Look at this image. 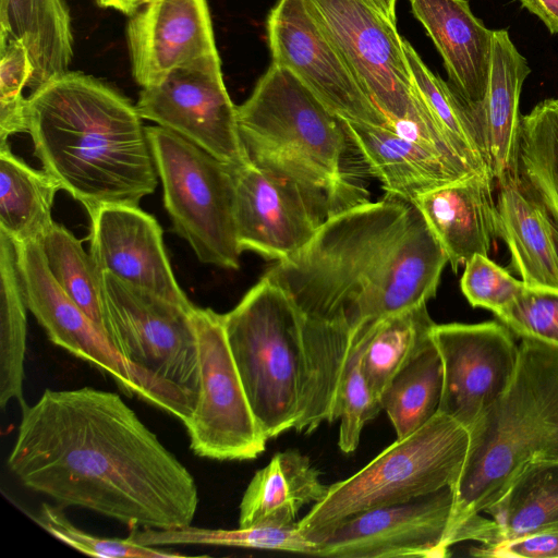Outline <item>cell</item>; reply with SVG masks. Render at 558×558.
Instances as JSON below:
<instances>
[{
  "mask_svg": "<svg viewBox=\"0 0 558 558\" xmlns=\"http://www.w3.org/2000/svg\"><path fill=\"white\" fill-rule=\"evenodd\" d=\"M233 172L234 219L242 251L286 260L300 252L325 221L294 184L252 162Z\"/></svg>",
  "mask_w": 558,
  "mask_h": 558,
  "instance_id": "cell-17",
  "label": "cell"
},
{
  "mask_svg": "<svg viewBox=\"0 0 558 558\" xmlns=\"http://www.w3.org/2000/svg\"><path fill=\"white\" fill-rule=\"evenodd\" d=\"M59 183L29 167L8 143L0 144V231L13 243L40 241L53 223L51 209Z\"/></svg>",
  "mask_w": 558,
  "mask_h": 558,
  "instance_id": "cell-27",
  "label": "cell"
},
{
  "mask_svg": "<svg viewBox=\"0 0 558 558\" xmlns=\"http://www.w3.org/2000/svg\"><path fill=\"white\" fill-rule=\"evenodd\" d=\"M33 520L57 539L88 556L101 558H169L181 554L126 538H108L92 535L76 527L63 513L61 507L44 502Z\"/></svg>",
  "mask_w": 558,
  "mask_h": 558,
  "instance_id": "cell-37",
  "label": "cell"
},
{
  "mask_svg": "<svg viewBox=\"0 0 558 558\" xmlns=\"http://www.w3.org/2000/svg\"><path fill=\"white\" fill-rule=\"evenodd\" d=\"M8 466L28 489L133 529L191 525V472L111 391L46 389L22 409Z\"/></svg>",
  "mask_w": 558,
  "mask_h": 558,
  "instance_id": "cell-1",
  "label": "cell"
},
{
  "mask_svg": "<svg viewBox=\"0 0 558 558\" xmlns=\"http://www.w3.org/2000/svg\"><path fill=\"white\" fill-rule=\"evenodd\" d=\"M452 505L453 492L448 486L404 502L360 512L313 537V556L447 557L450 554L445 539Z\"/></svg>",
  "mask_w": 558,
  "mask_h": 558,
  "instance_id": "cell-15",
  "label": "cell"
},
{
  "mask_svg": "<svg viewBox=\"0 0 558 558\" xmlns=\"http://www.w3.org/2000/svg\"><path fill=\"white\" fill-rule=\"evenodd\" d=\"M27 133L43 170L89 213L138 206L158 183L136 105L101 81L66 72L27 97Z\"/></svg>",
  "mask_w": 558,
  "mask_h": 558,
  "instance_id": "cell-4",
  "label": "cell"
},
{
  "mask_svg": "<svg viewBox=\"0 0 558 558\" xmlns=\"http://www.w3.org/2000/svg\"><path fill=\"white\" fill-rule=\"evenodd\" d=\"M435 326L422 303L360 328L361 368L379 399L395 375L433 343Z\"/></svg>",
  "mask_w": 558,
  "mask_h": 558,
  "instance_id": "cell-28",
  "label": "cell"
},
{
  "mask_svg": "<svg viewBox=\"0 0 558 558\" xmlns=\"http://www.w3.org/2000/svg\"><path fill=\"white\" fill-rule=\"evenodd\" d=\"M531 68L507 29L493 31L487 88L468 114L480 142L489 177L496 183L513 170L521 116L519 102ZM461 98V97H460Z\"/></svg>",
  "mask_w": 558,
  "mask_h": 558,
  "instance_id": "cell-20",
  "label": "cell"
},
{
  "mask_svg": "<svg viewBox=\"0 0 558 558\" xmlns=\"http://www.w3.org/2000/svg\"><path fill=\"white\" fill-rule=\"evenodd\" d=\"M344 129L369 172L388 195L412 202L429 191L476 174L387 126L344 121Z\"/></svg>",
  "mask_w": 558,
  "mask_h": 558,
  "instance_id": "cell-24",
  "label": "cell"
},
{
  "mask_svg": "<svg viewBox=\"0 0 558 558\" xmlns=\"http://www.w3.org/2000/svg\"><path fill=\"white\" fill-rule=\"evenodd\" d=\"M442 392V363L433 341L388 384L381 395L383 410L403 439L438 413Z\"/></svg>",
  "mask_w": 558,
  "mask_h": 558,
  "instance_id": "cell-32",
  "label": "cell"
},
{
  "mask_svg": "<svg viewBox=\"0 0 558 558\" xmlns=\"http://www.w3.org/2000/svg\"><path fill=\"white\" fill-rule=\"evenodd\" d=\"M529 12L536 15L550 34H558V0H518Z\"/></svg>",
  "mask_w": 558,
  "mask_h": 558,
  "instance_id": "cell-42",
  "label": "cell"
},
{
  "mask_svg": "<svg viewBox=\"0 0 558 558\" xmlns=\"http://www.w3.org/2000/svg\"><path fill=\"white\" fill-rule=\"evenodd\" d=\"M327 492L307 456L298 450L278 452L248 483L240 502L239 526L294 524L301 508L320 501Z\"/></svg>",
  "mask_w": 558,
  "mask_h": 558,
  "instance_id": "cell-25",
  "label": "cell"
},
{
  "mask_svg": "<svg viewBox=\"0 0 558 558\" xmlns=\"http://www.w3.org/2000/svg\"><path fill=\"white\" fill-rule=\"evenodd\" d=\"M494 181L476 173L414 198L457 272L474 255L488 256L497 235Z\"/></svg>",
  "mask_w": 558,
  "mask_h": 558,
  "instance_id": "cell-22",
  "label": "cell"
},
{
  "mask_svg": "<svg viewBox=\"0 0 558 558\" xmlns=\"http://www.w3.org/2000/svg\"><path fill=\"white\" fill-rule=\"evenodd\" d=\"M484 512L498 542L558 530V459L527 464Z\"/></svg>",
  "mask_w": 558,
  "mask_h": 558,
  "instance_id": "cell-29",
  "label": "cell"
},
{
  "mask_svg": "<svg viewBox=\"0 0 558 558\" xmlns=\"http://www.w3.org/2000/svg\"><path fill=\"white\" fill-rule=\"evenodd\" d=\"M469 446V430L437 413L403 439H397L352 476L328 486L326 496L298 522L312 541L360 512L400 504L453 486Z\"/></svg>",
  "mask_w": 558,
  "mask_h": 558,
  "instance_id": "cell-8",
  "label": "cell"
},
{
  "mask_svg": "<svg viewBox=\"0 0 558 558\" xmlns=\"http://www.w3.org/2000/svg\"><path fill=\"white\" fill-rule=\"evenodd\" d=\"M497 235L526 287L558 289V220L514 170L496 182Z\"/></svg>",
  "mask_w": 558,
  "mask_h": 558,
  "instance_id": "cell-21",
  "label": "cell"
},
{
  "mask_svg": "<svg viewBox=\"0 0 558 558\" xmlns=\"http://www.w3.org/2000/svg\"><path fill=\"white\" fill-rule=\"evenodd\" d=\"M361 355L362 341L357 329L355 349L344 371L333 413V421H340L338 445L344 453L355 451L364 425L383 410L380 399L363 374Z\"/></svg>",
  "mask_w": 558,
  "mask_h": 558,
  "instance_id": "cell-36",
  "label": "cell"
},
{
  "mask_svg": "<svg viewBox=\"0 0 558 558\" xmlns=\"http://www.w3.org/2000/svg\"><path fill=\"white\" fill-rule=\"evenodd\" d=\"M90 217L89 253L101 272L193 308L171 269L158 221L138 206L104 205Z\"/></svg>",
  "mask_w": 558,
  "mask_h": 558,
  "instance_id": "cell-18",
  "label": "cell"
},
{
  "mask_svg": "<svg viewBox=\"0 0 558 558\" xmlns=\"http://www.w3.org/2000/svg\"><path fill=\"white\" fill-rule=\"evenodd\" d=\"M27 304L11 239L0 232V405L16 400L23 409Z\"/></svg>",
  "mask_w": 558,
  "mask_h": 558,
  "instance_id": "cell-30",
  "label": "cell"
},
{
  "mask_svg": "<svg viewBox=\"0 0 558 558\" xmlns=\"http://www.w3.org/2000/svg\"><path fill=\"white\" fill-rule=\"evenodd\" d=\"M446 547L476 541L484 512L527 464L558 459V348L521 339L508 389L468 428Z\"/></svg>",
  "mask_w": 558,
  "mask_h": 558,
  "instance_id": "cell-5",
  "label": "cell"
},
{
  "mask_svg": "<svg viewBox=\"0 0 558 558\" xmlns=\"http://www.w3.org/2000/svg\"><path fill=\"white\" fill-rule=\"evenodd\" d=\"M9 39L27 48L31 93L70 71L74 39L64 0H0V41Z\"/></svg>",
  "mask_w": 558,
  "mask_h": 558,
  "instance_id": "cell-26",
  "label": "cell"
},
{
  "mask_svg": "<svg viewBox=\"0 0 558 558\" xmlns=\"http://www.w3.org/2000/svg\"><path fill=\"white\" fill-rule=\"evenodd\" d=\"M513 170L558 220V97L521 116Z\"/></svg>",
  "mask_w": 558,
  "mask_h": 558,
  "instance_id": "cell-31",
  "label": "cell"
},
{
  "mask_svg": "<svg viewBox=\"0 0 558 558\" xmlns=\"http://www.w3.org/2000/svg\"><path fill=\"white\" fill-rule=\"evenodd\" d=\"M357 83L387 119V128L475 171L440 130L421 99L397 24L373 0H305Z\"/></svg>",
  "mask_w": 558,
  "mask_h": 558,
  "instance_id": "cell-7",
  "label": "cell"
},
{
  "mask_svg": "<svg viewBox=\"0 0 558 558\" xmlns=\"http://www.w3.org/2000/svg\"><path fill=\"white\" fill-rule=\"evenodd\" d=\"M442 58L450 86L468 106L484 98L490 68L493 31L468 0H409Z\"/></svg>",
  "mask_w": 558,
  "mask_h": 558,
  "instance_id": "cell-23",
  "label": "cell"
},
{
  "mask_svg": "<svg viewBox=\"0 0 558 558\" xmlns=\"http://www.w3.org/2000/svg\"><path fill=\"white\" fill-rule=\"evenodd\" d=\"M513 335L558 348V289H525L494 314Z\"/></svg>",
  "mask_w": 558,
  "mask_h": 558,
  "instance_id": "cell-39",
  "label": "cell"
},
{
  "mask_svg": "<svg viewBox=\"0 0 558 558\" xmlns=\"http://www.w3.org/2000/svg\"><path fill=\"white\" fill-rule=\"evenodd\" d=\"M236 113L250 161L294 184L325 220L369 201L347 167L344 121L288 69L271 63Z\"/></svg>",
  "mask_w": 558,
  "mask_h": 558,
  "instance_id": "cell-6",
  "label": "cell"
},
{
  "mask_svg": "<svg viewBox=\"0 0 558 558\" xmlns=\"http://www.w3.org/2000/svg\"><path fill=\"white\" fill-rule=\"evenodd\" d=\"M129 537L146 546L216 545L281 550L314 555L315 543L300 531L298 522L286 526L254 525L234 530L186 525L169 530L133 529Z\"/></svg>",
  "mask_w": 558,
  "mask_h": 558,
  "instance_id": "cell-33",
  "label": "cell"
},
{
  "mask_svg": "<svg viewBox=\"0 0 558 558\" xmlns=\"http://www.w3.org/2000/svg\"><path fill=\"white\" fill-rule=\"evenodd\" d=\"M136 108L143 119L184 137L232 168L251 162L219 53L180 66L160 83L142 88Z\"/></svg>",
  "mask_w": 558,
  "mask_h": 558,
  "instance_id": "cell-13",
  "label": "cell"
},
{
  "mask_svg": "<svg viewBox=\"0 0 558 558\" xmlns=\"http://www.w3.org/2000/svg\"><path fill=\"white\" fill-rule=\"evenodd\" d=\"M433 341L442 363L438 412L468 429L510 386L519 345L500 322L436 324Z\"/></svg>",
  "mask_w": 558,
  "mask_h": 558,
  "instance_id": "cell-16",
  "label": "cell"
},
{
  "mask_svg": "<svg viewBox=\"0 0 558 558\" xmlns=\"http://www.w3.org/2000/svg\"><path fill=\"white\" fill-rule=\"evenodd\" d=\"M447 263L417 207L387 194L327 218L265 275L305 317L357 330L434 298Z\"/></svg>",
  "mask_w": 558,
  "mask_h": 558,
  "instance_id": "cell-2",
  "label": "cell"
},
{
  "mask_svg": "<svg viewBox=\"0 0 558 558\" xmlns=\"http://www.w3.org/2000/svg\"><path fill=\"white\" fill-rule=\"evenodd\" d=\"M267 39L272 63L291 71L341 120L387 125L305 0H278L267 19Z\"/></svg>",
  "mask_w": 558,
  "mask_h": 558,
  "instance_id": "cell-14",
  "label": "cell"
},
{
  "mask_svg": "<svg viewBox=\"0 0 558 558\" xmlns=\"http://www.w3.org/2000/svg\"><path fill=\"white\" fill-rule=\"evenodd\" d=\"M199 385L191 416L183 424L190 448L202 458L243 461L266 448L227 339L222 314L194 307Z\"/></svg>",
  "mask_w": 558,
  "mask_h": 558,
  "instance_id": "cell-12",
  "label": "cell"
},
{
  "mask_svg": "<svg viewBox=\"0 0 558 558\" xmlns=\"http://www.w3.org/2000/svg\"><path fill=\"white\" fill-rule=\"evenodd\" d=\"M107 338L132 366L197 399L198 344L193 308L102 272Z\"/></svg>",
  "mask_w": 558,
  "mask_h": 558,
  "instance_id": "cell-11",
  "label": "cell"
},
{
  "mask_svg": "<svg viewBox=\"0 0 558 558\" xmlns=\"http://www.w3.org/2000/svg\"><path fill=\"white\" fill-rule=\"evenodd\" d=\"M0 144L9 136L27 132V87L33 65L26 46L21 39L0 41Z\"/></svg>",
  "mask_w": 558,
  "mask_h": 558,
  "instance_id": "cell-38",
  "label": "cell"
},
{
  "mask_svg": "<svg viewBox=\"0 0 558 558\" xmlns=\"http://www.w3.org/2000/svg\"><path fill=\"white\" fill-rule=\"evenodd\" d=\"M151 0H97L99 7L133 16Z\"/></svg>",
  "mask_w": 558,
  "mask_h": 558,
  "instance_id": "cell-43",
  "label": "cell"
},
{
  "mask_svg": "<svg viewBox=\"0 0 558 558\" xmlns=\"http://www.w3.org/2000/svg\"><path fill=\"white\" fill-rule=\"evenodd\" d=\"M151 1H154V0H151Z\"/></svg>",
  "mask_w": 558,
  "mask_h": 558,
  "instance_id": "cell-45",
  "label": "cell"
},
{
  "mask_svg": "<svg viewBox=\"0 0 558 558\" xmlns=\"http://www.w3.org/2000/svg\"><path fill=\"white\" fill-rule=\"evenodd\" d=\"M126 43L132 76L142 88L219 53L207 0L150 1L130 17Z\"/></svg>",
  "mask_w": 558,
  "mask_h": 558,
  "instance_id": "cell-19",
  "label": "cell"
},
{
  "mask_svg": "<svg viewBox=\"0 0 558 558\" xmlns=\"http://www.w3.org/2000/svg\"><path fill=\"white\" fill-rule=\"evenodd\" d=\"M14 247L28 311L49 340L110 375L129 395L137 396L184 423L193 412L195 398L138 371L118 353L107 336L54 280L40 241L14 243Z\"/></svg>",
  "mask_w": 558,
  "mask_h": 558,
  "instance_id": "cell-10",
  "label": "cell"
},
{
  "mask_svg": "<svg viewBox=\"0 0 558 558\" xmlns=\"http://www.w3.org/2000/svg\"><path fill=\"white\" fill-rule=\"evenodd\" d=\"M40 243L54 280L106 335L102 272L90 253L85 252L81 240L54 221Z\"/></svg>",
  "mask_w": 558,
  "mask_h": 558,
  "instance_id": "cell-34",
  "label": "cell"
},
{
  "mask_svg": "<svg viewBox=\"0 0 558 558\" xmlns=\"http://www.w3.org/2000/svg\"><path fill=\"white\" fill-rule=\"evenodd\" d=\"M460 287L473 307L496 314L514 301L526 286L488 256L476 254L464 265Z\"/></svg>",
  "mask_w": 558,
  "mask_h": 558,
  "instance_id": "cell-40",
  "label": "cell"
},
{
  "mask_svg": "<svg viewBox=\"0 0 558 558\" xmlns=\"http://www.w3.org/2000/svg\"><path fill=\"white\" fill-rule=\"evenodd\" d=\"M238 372L267 439L333 422L356 330L305 317L267 275L222 314Z\"/></svg>",
  "mask_w": 558,
  "mask_h": 558,
  "instance_id": "cell-3",
  "label": "cell"
},
{
  "mask_svg": "<svg viewBox=\"0 0 558 558\" xmlns=\"http://www.w3.org/2000/svg\"><path fill=\"white\" fill-rule=\"evenodd\" d=\"M403 44L416 90L429 113L458 153L477 172L488 174L477 135L463 100L450 84L427 68L407 39Z\"/></svg>",
  "mask_w": 558,
  "mask_h": 558,
  "instance_id": "cell-35",
  "label": "cell"
},
{
  "mask_svg": "<svg viewBox=\"0 0 558 558\" xmlns=\"http://www.w3.org/2000/svg\"><path fill=\"white\" fill-rule=\"evenodd\" d=\"M470 554L492 558H558V530L481 544L471 548Z\"/></svg>",
  "mask_w": 558,
  "mask_h": 558,
  "instance_id": "cell-41",
  "label": "cell"
},
{
  "mask_svg": "<svg viewBox=\"0 0 558 558\" xmlns=\"http://www.w3.org/2000/svg\"><path fill=\"white\" fill-rule=\"evenodd\" d=\"M376 5L389 17L393 23L397 24V0H373Z\"/></svg>",
  "mask_w": 558,
  "mask_h": 558,
  "instance_id": "cell-44",
  "label": "cell"
},
{
  "mask_svg": "<svg viewBox=\"0 0 558 558\" xmlns=\"http://www.w3.org/2000/svg\"><path fill=\"white\" fill-rule=\"evenodd\" d=\"M146 130L175 233L203 264L238 269L234 168L165 128Z\"/></svg>",
  "mask_w": 558,
  "mask_h": 558,
  "instance_id": "cell-9",
  "label": "cell"
}]
</instances>
